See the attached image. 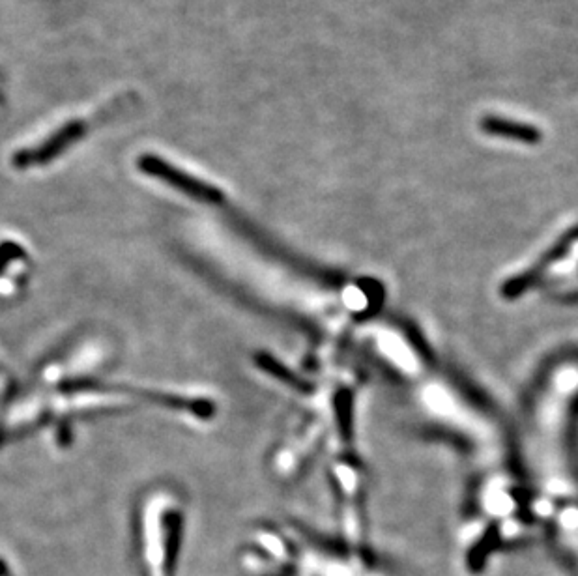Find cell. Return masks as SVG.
I'll use <instances>...</instances> for the list:
<instances>
[{
	"label": "cell",
	"instance_id": "obj_1",
	"mask_svg": "<svg viewBox=\"0 0 578 576\" xmlns=\"http://www.w3.org/2000/svg\"><path fill=\"white\" fill-rule=\"evenodd\" d=\"M139 165H141V169H143L145 173L163 178L165 182L173 184L174 188L182 189V191H186V193L193 195V197L208 199L210 193H214L212 189L206 188L204 184L197 182L195 178H191L188 174L180 173L178 169H174L169 163L154 158V156H145V158L141 159Z\"/></svg>",
	"mask_w": 578,
	"mask_h": 576
},
{
	"label": "cell",
	"instance_id": "obj_2",
	"mask_svg": "<svg viewBox=\"0 0 578 576\" xmlns=\"http://www.w3.org/2000/svg\"><path fill=\"white\" fill-rule=\"evenodd\" d=\"M83 133V126L81 124H70L64 130L58 131L53 139H49V143L44 144L40 150H36L32 154V158L27 159L25 163H32V161H47L58 154L62 148H66L68 144L73 143V139H77Z\"/></svg>",
	"mask_w": 578,
	"mask_h": 576
}]
</instances>
